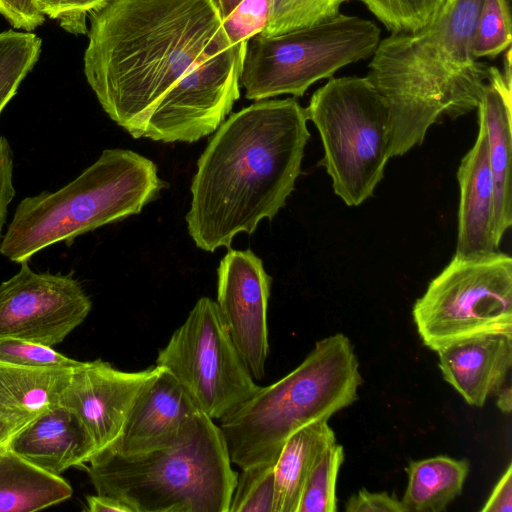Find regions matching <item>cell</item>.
<instances>
[{
	"label": "cell",
	"mask_w": 512,
	"mask_h": 512,
	"mask_svg": "<svg viewBox=\"0 0 512 512\" xmlns=\"http://www.w3.org/2000/svg\"><path fill=\"white\" fill-rule=\"evenodd\" d=\"M109 0H34L38 10L51 19H57L60 25L70 33L86 34V18Z\"/></svg>",
	"instance_id": "32"
},
{
	"label": "cell",
	"mask_w": 512,
	"mask_h": 512,
	"mask_svg": "<svg viewBox=\"0 0 512 512\" xmlns=\"http://www.w3.org/2000/svg\"><path fill=\"white\" fill-rule=\"evenodd\" d=\"M159 370L155 365L125 372L101 359L81 361L73 368L58 404L78 420L97 454L118 439L137 396Z\"/></svg>",
	"instance_id": "14"
},
{
	"label": "cell",
	"mask_w": 512,
	"mask_h": 512,
	"mask_svg": "<svg viewBox=\"0 0 512 512\" xmlns=\"http://www.w3.org/2000/svg\"><path fill=\"white\" fill-rule=\"evenodd\" d=\"M359 361L342 333L315 344L294 370L258 390L220 419L231 462L240 468L275 463L299 429L328 419L357 399Z\"/></svg>",
	"instance_id": "4"
},
{
	"label": "cell",
	"mask_w": 512,
	"mask_h": 512,
	"mask_svg": "<svg viewBox=\"0 0 512 512\" xmlns=\"http://www.w3.org/2000/svg\"><path fill=\"white\" fill-rule=\"evenodd\" d=\"M41 39L31 32L0 33V114L37 62Z\"/></svg>",
	"instance_id": "24"
},
{
	"label": "cell",
	"mask_w": 512,
	"mask_h": 512,
	"mask_svg": "<svg viewBox=\"0 0 512 512\" xmlns=\"http://www.w3.org/2000/svg\"><path fill=\"white\" fill-rule=\"evenodd\" d=\"M480 2L447 0L425 27L379 41L366 77L389 109L390 157L420 145L443 115L477 108L490 77V66L472 52Z\"/></svg>",
	"instance_id": "3"
},
{
	"label": "cell",
	"mask_w": 512,
	"mask_h": 512,
	"mask_svg": "<svg viewBox=\"0 0 512 512\" xmlns=\"http://www.w3.org/2000/svg\"><path fill=\"white\" fill-rule=\"evenodd\" d=\"M347 512H407L401 500L388 492H370L361 489L349 497Z\"/></svg>",
	"instance_id": "33"
},
{
	"label": "cell",
	"mask_w": 512,
	"mask_h": 512,
	"mask_svg": "<svg viewBox=\"0 0 512 512\" xmlns=\"http://www.w3.org/2000/svg\"><path fill=\"white\" fill-rule=\"evenodd\" d=\"M271 281L262 260L250 249H230L217 268V306L255 380L264 377L269 353Z\"/></svg>",
	"instance_id": "13"
},
{
	"label": "cell",
	"mask_w": 512,
	"mask_h": 512,
	"mask_svg": "<svg viewBox=\"0 0 512 512\" xmlns=\"http://www.w3.org/2000/svg\"><path fill=\"white\" fill-rule=\"evenodd\" d=\"M349 0H273L269 23L262 36L272 37L309 27L340 14V7Z\"/></svg>",
	"instance_id": "27"
},
{
	"label": "cell",
	"mask_w": 512,
	"mask_h": 512,
	"mask_svg": "<svg viewBox=\"0 0 512 512\" xmlns=\"http://www.w3.org/2000/svg\"><path fill=\"white\" fill-rule=\"evenodd\" d=\"M0 14L10 24L31 32L44 22V15L36 7L34 0H0Z\"/></svg>",
	"instance_id": "34"
},
{
	"label": "cell",
	"mask_w": 512,
	"mask_h": 512,
	"mask_svg": "<svg viewBox=\"0 0 512 512\" xmlns=\"http://www.w3.org/2000/svg\"><path fill=\"white\" fill-rule=\"evenodd\" d=\"M275 463L241 468L228 512H273Z\"/></svg>",
	"instance_id": "29"
},
{
	"label": "cell",
	"mask_w": 512,
	"mask_h": 512,
	"mask_svg": "<svg viewBox=\"0 0 512 512\" xmlns=\"http://www.w3.org/2000/svg\"><path fill=\"white\" fill-rule=\"evenodd\" d=\"M469 461L436 456L411 461L408 484L401 500L407 512H441L461 494Z\"/></svg>",
	"instance_id": "23"
},
{
	"label": "cell",
	"mask_w": 512,
	"mask_h": 512,
	"mask_svg": "<svg viewBox=\"0 0 512 512\" xmlns=\"http://www.w3.org/2000/svg\"><path fill=\"white\" fill-rule=\"evenodd\" d=\"M72 370L0 361V419L26 425L57 405Z\"/></svg>",
	"instance_id": "20"
},
{
	"label": "cell",
	"mask_w": 512,
	"mask_h": 512,
	"mask_svg": "<svg viewBox=\"0 0 512 512\" xmlns=\"http://www.w3.org/2000/svg\"><path fill=\"white\" fill-rule=\"evenodd\" d=\"M391 32H413L431 23L447 0H358Z\"/></svg>",
	"instance_id": "28"
},
{
	"label": "cell",
	"mask_w": 512,
	"mask_h": 512,
	"mask_svg": "<svg viewBox=\"0 0 512 512\" xmlns=\"http://www.w3.org/2000/svg\"><path fill=\"white\" fill-rule=\"evenodd\" d=\"M0 361L36 368H75L81 361L69 358L52 347L20 339H0Z\"/></svg>",
	"instance_id": "30"
},
{
	"label": "cell",
	"mask_w": 512,
	"mask_h": 512,
	"mask_svg": "<svg viewBox=\"0 0 512 512\" xmlns=\"http://www.w3.org/2000/svg\"><path fill=\"white\" fill-rule=\"evenodd\" d=\"M156 366L185 388L199 409L220 420L260 387L236 348L216 301L201 297L159 350Z\"/></svg>",
	"instance_id": "10"
},
{
	"label": "cell",
	"mask_w": 512,
	"mask_h": 512,
	"mask_svg": "<svg viewBox=\"0 0 512 512\" xmlns=\"http://www.w3.org/2000/svg\"><path fill=\"white\" fill-rule=\"evenodd\" d=\"M26 425H19L0 419V447L8 445L13 437Z\"/></svg>",
	"instance_id": "37"
},
{
	"label": "cell",
	"mask_w": 512,
	"mask_h": 512,
	"mask_svg": "<svg viewBox=\"0 0 512 512\" xmlns=\"http://www.w3.org/2000/svg\"><path fill=\"white\" fill-rule=\"evenodd\" d=\"M343 461L344 449L336 442L321 453L306 479L297 512L337 511L336 482Z\"/></svg>",
	"instance_id": "25"
},
{
	"label": "cell",
	"mask_w": 512,
	"mask_h": 512,
	"mask_svg": "<svg viewBox=\"0 0 512 512\" xmlns=\"http://www.w3.org/2000/svg\"><path fill=\"white\" fill-rule=\"evenodd\" d=\"M201 413L180 382L160 367L137 396L120 436L107 449L136 456L173 446L191 432Z\"/></svg>",
	"instance_id": "15"
},
{
	"label": "cell",
	"mask_w": 512,
	"mask_h": 512,
	"mask_svg": "<svg viewBox=\"0 0 512 512\" xmlns=\"http://www.w3.org/2000/svg\"><path fill=\"white\" fill-rule=\"evenodd\" d=\"M247 43L229 46L193 66L159 102L140 138L191 143L214 133L240 97Z\"/></svg>",
	"instance_id": "11"
},
{
	"label": "cell",
	"mask_w": 512,
	"mask_h": 512,
	"mask_svg": "<svg viewBox=\"0 0 512 512\" xmlns=\"http://www.w3.org/2000/svg\"><path fill=\"white\" fill-rule=\"evenodd\" d=\"M512 75L511 49L505 53L504 73L490 66V77L477 105L485 124L494 184V234L498 244L512 224Z\"/></svg>",
	"instance_id": "17"
},
{
	"label": "cell",
	"mask_w": 512,
	"mask_h": 512,
	"mask_svg": "<svg viewBox=\"0 0 512 512\" xmlns=\"http://www.w3.org/2000/svg\"><path fill=\"white\" fill-rule=\"evenodd\" d=\"M0 283V339L53 347L86 319L92 302L71 274L36 272L27 262Z\"/></svg>",
	"instance_id": "12"
},
{
	"label": "cell",
	"mask_w": 512,
	"mask_h": 512,
	"mask_svg": "<svg viewBox=\"0 0 512 512\" xmlns=\"http://www.w3.org/2000/svg\"><path fill=\"white\" fill-rule=\"evenodd\" d=\"M379 41L380 28L373 21L341 13L272 37L257 34L246 46L240 86L249 100L302 97L315 82L372 57Z\"/></svg>",
	"instance_id": "8"
},
{
	"label": "cell",
	"mask_w": 512,
	"mask_h": 512,
	"mask_svg": "<svg viewBox=\"0 0 512 512\" xmlns=\"http://www.w3.org/2000/svg\"><path fill=\"white\" fill-rule=\"evenodd\" d=\"M512 23L508 0H481L472 38L476 59H494L506 51L512 41Z\"/></svg>",
	"instance_id": "26"
},
{
	"label": "cell",
	"mask_w": 512,
	"mask_h": 512,
	"mask_svg": "<svg viewBox=\"0 0 512 512\" xmlns=\"http://www.w3.org/2000/svg\"><path fill=\"white\" fill-rule=\"evenodd\" d=\"M412 316L425 346L437 351L489 333H512V259L496 251L454 255L415 302Z\"/></svg>",
	"instance_id": "9"
},
{
	"label": "cell",
	"mask_w": 512,
	"mask_h": 512,
	"mask_svg": "<svg viewBox=\"0 0 512 512\" xmlns=\"http://www.w3.org/2000/svg\"><path fill=\"white\" fill-rule=\"evenodd\" d=\"M9 446L23 458L56 475L84 466L96 454L78 420L59 404L30 421Z\"/></svg>",
	"instance_id": "19"
},
{
	"label": "cell",
	"mask_w": 512,
	"mask_h": 512,
	"mask_svg": "<svg viewBox=\"0 0 512 512\" xmlns=\"http://www.w3.org/2000/svg\"><path fill=\"white\" fill-rule=\"evenodd\" d=\"M497 407L504 413H510L512 408L511 387H502L498 392Z\"/></svg>",
	"instance_id": "38"
},
{
	"label": "cell",
	"mask_w": 512,
	"mask_h": 512,
	"mask_svg": "<svg viewBox=\"0 0 512 512\" xmlns=\"http://www.w3.org/2000/svg\"><path fill=\"white\" fill-rule=\"evenodd\" d=\"M88 16L86 80L136 139L193 66L231 46L213 0H109Z\"/></svg>",
	"instance_id": "1"
},
{
	"label": "cell",
	"mask_w": 512,
	"mask_h": 512,
	"mask_svg": "<svg viewBox=\"0 0 512 512\" xmlns=\"http://www.w3.org/2000/svg\"><path fill=\"white\" fill-rule=\"evenodd\" d=\"M310 137L295 98L263 99L231 114L198 159L187 229L207 252L231 247L285 206Z\"/></svg>",
	"instance_id": "2"
},
{
	"label": "cell",
	"mask_w": 512,
	"mask_h": 512,
	"mask_svg": "<svg viewBox=\"0 0 512 512\" xmlns=\"http://www.w3.org/2000/svg\"><path fill=\"white\" fill-rule=\"evenodd\" d=\"M90 512H133L122 500L109 495L97 494L86 497Z\"/></svg>",
	"instance_id": "36"
},
{
	"label": "cell",
	"mask_w": 512,
	"mask_h": 512,
	"mask_svg": "<svg viewBox=\"0 0 512 512\" xmlns=\"http://www.w3.org/2000/svg\"><path fill=\"white\" fill-rule=\"evenodd\" d=\"M221 20H224L242 0H213Z\"/></svg>",
	"instance_id": "39"
},
{
	"label": "cell",
	"mask_w": 512,
	"mask_h": 512,
	"mask_svg": "<svg viewBox=\"0 0 512 512\" xmlns=\"http://www.w3.org/2000/svg\"><path fill=\"white\" fill-rule=\"evenodd\" d=\"M224 435L203 412L177 444L136 456L98 452L86 471L97 494L133 512H228L237 474Z\"/></svg>",
	"instance_id": "6"
},
{
	"label": "cell",
	"mask_w": 512,
	"mask_h": 512,
	"mask_svg": "<svg viewBox=\"0 0 512 512\" xmlns=\"http://www.w3.org/2000/svg\"><path fill=\"white\" fill-rule=\"evenodd\" d=\"M483 512L512 511V464L509 463L481 509Z\"/></svg>",
	"instance_id": "35"
},
{
	"label": "cell",
	"mask_w": 512,
	"mask_h": 512,
	"mask_svg": "<svg viewBox=\"0 0 512 512\" xmlns=\"http://www.w3.org/2000/svg\"><path fill=\"white\" fill-rule=\"evenodd\" d=\"M305 109L320 134L324 166L334 193L347 206L373 195L390 158L388 106L365 77L329 78Z\"/></svg>",
	"instance_id": "7"
},
{
	"label": "cell",
	"mask_w": 512,
	"mask_h": 512,
	"mask_svg": "<svg viewBox=\"0 0 512 512\" xmlns=\"http://www.w3.org/2000/svg\"><path fill=\"white\" fill-rule=\"evenodd\" d=\"M443 378L469 404L482 407L503 387L512 366V333H489L436 351Z\"/></svg>",
	"instance_id": "16"
},
{
	"label": "cell",
	"mask_w": 512,
	"mask_h": 512,
	"mask_svg": "<svg viewBox=\"0 0 512 512\" xmlns=\"http://www.w3.org/2000/svg\"><path fill=\"white\" fill-rule=\"evenodd\" d=\"M335 442L328 421L309 424L287 439L274 465L273 512H297L312 467L321 453Z\"/></svg>",
	"instance_id": "22"
},
{
	"label": "cell",
	"mask_w": 512,
	"mask_h": 512,
	"mask_svg": "<svg viewBox=\"0 0 512 512\" xmlns=\"http://www.w3.org/2000/svg\"><path fill=\"white\" fill-rule=\"evenodd\" d=\"M164 185L152 160L128 149H105L64 187L22 199L0 253L12 262H27L47 247L139 214Z\"/></svg>",
	"instance_id": "5"
},
{
	"label": "cell",
	"mask_w": 512,
	"mask_h": 512,
	"mask_svg": "<svg viewBox=\"0 0 512 512\" xmlns=\"http://www.w3.org/2000/svg\"><path fill=\"white\" fill-rule=\"evenodd\" d=\"M474 146L462 158L457 179L460 187L457 256H480L498 251L494 234V184L489 163L485 124L478 117Z\"/></svg>",
	"instance_id": "18"
},
{
	"label": "cell",
	"mask_w": 512,
	"mask_h": 512,
	"mask_svg": "<svg viewBox=\"0 0 512 512\" xmlns=\"http://www.w3.org/2000/svg\"><path fill=\"white\" fill-rule=\"evenodd\" d=\"M273 0H242L236 8L222 20V28L229 44L248 42L261 34L267 27Z\"/></svg>",
	"instance_id": "31"
},
{
	"label": "cell",
	"mask_w": 512,
	"mask_h": 512,
	"mask_svg": "<svg viewBox=\"0 0 512 512\" xmlns=\"http://www.w3.org/2000/svg\"><path fill=\"white\" fill-rule=\"evenodd\" d=\"M71 485L20 456L8 445L0 447V512L42 510L69 499Z\"/></svg>",
	"instance_id": "21"
}]
</instances>
